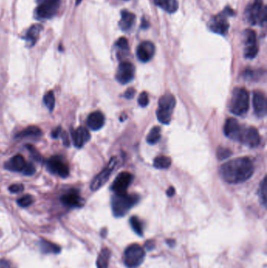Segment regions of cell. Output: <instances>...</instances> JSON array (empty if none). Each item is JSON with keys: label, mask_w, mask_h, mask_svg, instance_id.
Instances as JSON below:
<instances>
[{"label": "cell", "mask_w": 267, "mask_h": 268, "mask_svg": "<svg viewBox=\"0 0 267 268\" xmlns=\"http://www.w3.org/2000/svg\"><path fill=\"white\" fill-rule=\"evenodd\" d=\"M260 141H261V138H260V133L256 128L249 127L242 129L240 139H239V141L242 144L250 148H256L257 146L260 145Z\"/></svg>", "instance_id": "14"}, {"label": "cell", "mask_w": 267, "mask_h": 268, "mask_svg": "<svg viewBox=\"0 0 267 268\" xmlns=\"http://www.w3.org/2000/svg\"><path fill=\"white\" fill-rule=\"evenodd\" d=\"M174 194H175V188L174 187H170L167 191H166V194L168 195V197L174 196Z\"/></svg>", "instance_id": "44"}, {"label": "cell", "mask_w": 267, "mask_h": 268, "mask_svg": "<svg viewBox=\"0 0 267 268\" xmlns=\"http://www.w3.org/2000/svg\"><path fill=\"white\" fill-rule=\"evenodd\" d=\"M42 29H44L42 26L38 25V24L32 26V27L28 30L27 33H26V41H27L31 46L34 45V44H36L37 40H38V37H40V33H41Z\"/></svg>", "instance_id": "24"}, {"label": "cell", "mask_w": 267, "mask_h": 268, "mask_svg": "<svg viewBox=\"0 0 267 268\" xmlns=\"http://www.w3.org/2000/svg\"><path fill=\"white\" fill-rule=\"evenodd\" d=\"M73 143L74 147L78 148H82L90 139V133L84 127H78L72 131Z\"/></svg>", "instance_id": "19"}, {"label": "cell", "mask_w": 267, "mask_h": 268, "mask_svg": "<svg viewBox=\"0 0 267 268\" xmlns=\"http://www.w3.org/2000/svg\"><path fill=\"white\" fill-rule=\"evenodd\" d=\"M146 256V252L138 244L128 245L123 253V263L128 268H136L142 264Z\"/></svg>", "instance_id": "5"}, {"label": "cell", "mask_w": 267, "mask_h": 268, "mask_svg": "<svg viewBox=\"0 0 267 268\" xmlns=\"http://www.w3.org/2000/svg\"><path fill=\"white\" fill-rule=\"evenodd\" d=\"M42 134V132L40 130V128L37 126H28L24 130L18 133L16 138H24V137H40Z\"/></svg>", "instance_id": "25"}, {"label": "cell", "mask_w": 267, "mask_h": 268, "mask_svg": "<svg viewBox=\"0 0 267 268\" xmlns=\"http://www.w3.org/2000/svg\"><path fill=\"white\" fill-rule=\"evenodd\" d=\"M33 202H34V198H33V196H32L31 194L24 195L23 197L18 200V204L22 208L28 207L29 205H31L33 203Z\"/></svg>", "instance_id": "33"}, {"label": "cell", "mask_w": 267, "mask_h": 268, "mask_svg": "<svg viewBox=\"0 0 267 268\" xmlns=\"http://www.w3.org/2000/svg\"><path fill=\"white\" fill-rule=\"evenodd\" d=\"M24 189V187L23 184H13L9 187V191L11 193H14V194L22 192Z\"/></svg>", "instance_id": "39"}, {"label": "cell", "mask_w": 267, "mask_h": 268, "mask_svg": "<svg viewBox=\"0 0 267 268\" xmlns=\"http://www.w3.org/2000/svg\"><path fill=\"white\" fill-rule=\"evenodd\" d=\"M59 6L60 0H38L36 16L40 19H50L56 15Z\"/></svg>", "instance_id": "8"}, {"label": "cell", "mask_w": 267, "mask_h": 268, "mask_svg": "<svg viewBox=\"0 0 267 268\" xmlns=\"http://www.w3.org/2000/svg\"><path fill=\"white\" fill-rule=\"evenodd\" d=\"M60 202L69 208H81L85 203L78 190L76 189H70L64 193L60 197Z\"/></svg>", "instance_id": "15"}, {"label": "cell", "mask_w": 267, "mask_h": 268, "mask_svg": "<svg viewBox=\"0 0 267 268\" xmlns=\"http://www.w3.org/2000/svg\"><path fill=\"white\" fill-rule=\"evenodd\" d=\"M171 158L168 156H158L154 160V167L158 169H168L171 166Z\"/></svg>", "instance_id": "28"}, {"label": "cell", "mask_w": 267, "mask_h": 268, "mask_svg": "<svg viewBox=\"0 0 267 268\" xmlns=\"http://www.w3.org/2000/svg\"><path fill=\"white\" fill-rule=\"evenodd\" d=\"M249 108V94L244 88H236L234 90L230 103V111L234 115H244Z\"/></svg>", "instance_id": "3"}, {"label": "cell", "mask_w": 267, "mask_h": 268, "mask_svg": "<svg viewBox=\"0 0 267 268\" xmlns=\"http://www.w3.org/2000/svg\"><path fill=\"white\" fill-rule=\"evenodd\" d=\"M234 15V11L230 8H226L220 14L213 17L210 20V29L213 33L220 35H226L229 29V22L228 17Z\"/></svg>", "instance_id": "7"}, {"label": "cell", "mask_w": 267, "mask_h": 268, "mask_svg": "<svg viewBox=\"0 0 267 268\" xmlns=\"http://www.w3.org/2000/svg\"><path fill=\"white\" fill-rule=\"evenodd\" d=\"M232 155L231 151L228 148H220L217 151V157H218L220 160H224L226 158H229L230 155Z\"/></svg>", "instance_id": "36"}, {"label": "cell", "mask_w": 267, "mask_h": 268, "mask_svg": "<svg viewBox=\"0 0 267 268\" xmlns=\"http://www.w3.org/2000/svg\"><path fill=\"white\" fill-rule=\"evenodd\" d=\"M36 167H34L32 163L26 162V166L24 168L22 173H24V175H26V176H32V175L36 173Z\"/></svg>", "instance_id": "37"}, {"label": "cell", "mask_w": 267, "mask_h": 268, "mask_svg": "<svg viewBox=\"0 0 267 268\" xmlns=\"http://www.w3.org/2000/svg\"><path fill=\"white\" fill-rule=\"evenodd\" d=\"M26 147H27V149L28 150L30 155H31V156L32 157L34 161H36L37 162H42L44 161L41 154L38 152L36 148H34V146L28 144V145H26Z\"/></svg>", "instance_id": "34"}, {"label": "cell", "mask_w": 267, "mask_h": 268, "mask_svg": "<svg viewBox=\"0 0 267 268\" xmlns=\"http://www.w3.org/2000/svg\"><path fill=\"white\" fill-rule=\"evenodd\" d=\"M254 173V165L248 158H238L224 163L220 174L229 184H240L250 179Z\"/></svg>", "instance_id": "1"}, {"label": "cell", "mask_w": 267, "mask_h": 268, "mask_svg": "<svg viewBox=\"0 0 267 268\" xmlns=\"http://www.w3.org/2000/svg\"><path fill=\"white\" fill-rule=\"evenodd\" d=\"M138 103H139L140 106L145 107L148 106V103H149V98H148V94L146 92L141 93L138 97Z\"/></svg>", "instance_id": "38"}, {"label": "cell", "mask_w": 267, "mask_h": 268, "mask_svg": "<svg viewBox=\"0 0 267 268\" xmlns=\"http://www.w3.org/2000/svg\"><path fill=\"white\" fill-rule=\"evenodd\" d=\"M154 2L167 13H175L179 8L177 0H154Z\"/></svg>", "instance_id": "23"}, {"label": "cell", "mask_w": 267, "mask_h": 268, "mask_svg": "<svg viewBox=\"0 0 267 268\" xmlns=\"http://www.w3.org/2000/svg\"><path fill=\"white\" fill-rule=\"evenodd\" d=\"M105 123V118L102 112H94L87 118V125L92 130H99L103 127Z\"/></svg>", "instance_id": "20"}, {"label": "cell", "mask_w": 267, "mask_h": 268, "mask_svg": "<svg viewBox=\"0 0 267 268\" xmlns=\"http://www.w3.org/2000/svg\"><path fill=\"white\" fill-rule=\"evenodd\" d=\"M62 132V127H60V126H58V127H56V129H54V130H52V133H51V136H52V138L56 139L58 137H59V136L60 135Z\"/></svg>", "instance_id": "42"}, {"label": "cell", "mask_w": 267, "mask_h": 268, "mask_svg": "<svg viewBox=\"0 0 267 268\" xmlns=\"http://www.w3.org/2000/svg\"><path fill=\"white\" fill-rule=\"evenodd\" d=\"M116 47L118 48L120 52L124 54V53H127L128 51V40L124 37H122L120 40L116 42Z\"/></svg>", "instance_id": "35"}, {"label": "cell", "mask_w": 267, "mask_h": 268, "mask_svg": "<svg viewBox=\"0 0 267 268\" xmlns=\"http://www.w3.org/2000/svg\"><path fill=\"white\" fill-rule=\"evenodd\" d=\"M246 19L252 26L262 24L266 20V8L262 0H254L252 4L248 7L246 12Z\"/></svg>", "instance_id": "6"}, {"label": "cell", "mask_w": 267, "mask_h": 268, "mask_svg": "<svg viewBox=\"0 0 267 268\" xmlns=\"http://www.w3.org/2000/svg\"><path fill=\"white\" fill-rule=\"evenodd\" d=\"M253 108L256 115L258 118L265 117L266 115L267 105L266 99L264 93L261 91H256L253 93Z\"/></svg>", "instance_id": "16"}, {"label": "cell", "mask_w": 267, "mask_h": 268, "mask_svg": "<svg viewBox=\"0 0 267 268\" xmlns=\"http://www.w3.org/2000/svg\"><path fill=\"white\" fill-rule=\"evenodd\" d=\"M156 53V47L152 42L144 41L138 46L136 55L142 62H148L152 59Z\"/></svg>", "instance_id": "18"}, {"label": "cell", "mask_w": 267, "mask_h": 268, "mask_svg": "<svg viewBox=\"0 0 267 268\" xmlns=\"http://www.w3.org/2000/svg\"><path fill=\"white\" fill-rule=\"evenodd\" d=\"M130 223L136 234L139 236L144 235L143 223L138 216H134L130 218Z\"/></svg>", "instance_id": "30"}, {"label": "cell", "mask_w": 267, "mask_h": 268, "mask_svg": "<svg viewBox=\"0 0 267 268\" xmlns=\"http://www.w3.org/2000/svg\"><path fill=\"white\" fill-rule=\"evenodd\" d=\"M166 242H167V244H168V245H170V246H174V243H175V241H174V240H167V241H166Z\"/></svg>", "instance_id": "45"}, {"label": "cell", "mask_w": 267, "mask_h": 268, "mask_svg": "<svg viewBox=\"0 0 267 268\" xmlns=\"http://www.w3.org/2000/svg\"><path fill=\"white\" fill-rule=\"evenodd\" d=\"M242 130L240 124L234 118H229L226 121V123L224 126V133L228 138L233 141H239Z\"/></svg>", "instance_id": "17"}, {"label": "cell", "mask_w": 267, "mask_h": 268, "mask_svg": "<svg viewBox=\"0 0 267 268\" xmlns=\"http://www.w3.org/2000/svg\"><path fill=\"white\" fill-rule=\"evenodd\" d=\"M135 90L134 88H130L126 91L124 96L127 99H132V98H134V96H135Z\"/></svg>", "instance_id": "41"}, {"label": "cell", "mask_w": 267, "mask_h": 268, "mask_svg": "<svg viewBox=\"0 0 267 268\" xmlns=\"http://www.w3.org/2000/svg\"><path fill=\"white\" fill-rule=\"evenodd\" d=\"M26 161L22 155H16L6 162L4 167L11 172H22L26 166Z\"/></svg>", "instance_id": "21"}, {"label": "cell", "mask_w": 267, "mask_h": 268, "mask_svg": "<svg viewBox=\"0 0 267 268\" xmlns=\"http://www.w3.org/2000/svg\"><path fill=\"white\" fill-rule=\"evenodd\" d=\"M116 163H117V159H116V157H114L110 159L108 166L98 176H95V178L92 180L90 185V188L92 191H98L102 186L106 184V182L108 180L113 169L116 167Z\"/></svg>", "instance_id": "10"}, {"label": "cell", "mask_w": 267, "mask_h": 268, "mask_svg": "<svg viewBox=\"0 0 267 268\" xmlns=\"http://www.w3.org/2000/svg\"><path fill=\"white\" fill-rule=\"evenodd\" d=\"M266 177H264L262 181L260 183L258 192L260 203L262 204L264 207L266 206Z\"/></svg>", "instance_id": "31"}, {"label": "cell", "mask_w": 267, "mask_h": 268, "mask_svg": "<svg viewBox=\"0 0 267 268\" xmlns=\"http://www.w3.org/2000/svg\"><path fill=\"white\" fill-rule=\"evenodd\" d=\"M145 247H146V249H148V250H150V249H152L154 247V243L153 241H146V244H145Z\"/></svg>", "instance_id": "43"}, {"label": "cell", "mask_w": 267, "mask_h": 268, "mask_svg": "<svg viewBox=\"0 0 267 268\" xmlns=\"http://www.w3.org/2000/svg\"><path fill=\"white\" fill-rule=\"evenodd\" d=\"M161 137V129L158 126H156L152 128V130L148 133L146 141L150 144H156L158 142Z\"/></svg>", "instance_id": "29"}, {"label": "cell", "mask_w": 267, "mask_h": 268, "mask_svg": "<svg viewBox=\"0 0 267 268\" xmlns=\"http://www.w3.org/2000/svg\"><path fill=\"white\" fill-rule=\"evenodd\" d=\"M136 194H114L112 198V209L116 217H122L139 202Z\"/></svg>", "instance_id": "2"}, {"label": "cell", "mask_w": 267, "mask_h": 268, "mask_svg": "<svg viewBox=\"0 0 267 268\" xmlns=\"http://www.w3.org/2000/svg\"><path fill=\"white\" fill-rule=\"evenodd\" d=\"M60 137L63 141L64 145L69 147L70 146V137H69L68 133L66 131H62L60 133Z\"/></svg>", "instance_id": "40"}, {"label": "cell", "mask_w": 267, "mask_h": 268, "mask_svg": "<svg viewBox=\"0 0 267 268\" xmlns=\"http://www.w3.org/2000/svg\"><path fill=\"white\" fill-rule=\"evenodd\" d=\"M135 75V67L131 62H123L120 64L116 73V79L121 84H127L132 81Z\"/></svg>", "instance_id": "13"}, {"label": "cell", "mask_w": 267, "mask_h": 268, "mask_svg": "<svg viewBox=\"0 0 267 268\" xmlns=\"http://www.w3.org/2000/svg\"><path fill=\"white\" fill-rule=\"evenodd\" d=\"M110 257V251L108 248H103L100 252L98 259H96V267L108 268Z\"/></svg>", "instance_id": "26"}, {"label": "cell", "mask_w": 267, "mask_h": 268, "mask_svg": "<svg viewBox=\"0 0 267 268\" xmlns=\"http://www.w3.org/2000/svg\"><path fill=\"white\" fill-rule=\"evenodd\" d=\"M134 180V176L128 172L118 175L112 185V190L116 194H126L127 189Z\"/></svg>", "instance_id": "11"}, {"label": "cell", "mask_w": 267, "mask_h": 268, "mask_svg": "<svg viewBox=\"0 0 267 268\" xmlns=\"http://www.w3.org/2000/svg\"><path fill=\"white\" fill-rule=\"evenodd\" d=\"M244 57L248 59H253L258 54L256 34L253 30L248 29L244 33Z\"/></svg>", "instance_id": "12"}, {"label": "cell", "mask_w": 267, "mask_h": 268, "mask_svg": "<svg viewBox=\"0 0 267 268\" xmlns=\"http://www.w3.org/2000/svg\"><path fill=\"white\" fill-rule=\"evenodd\" d=\"M40 245L41 250L45 253H59L60 252V247L46 240H41Z\"/></svg>", "instance_id": "27"}, {"label": "cell", "mask_w": 267, "mask_h": 268, "mask_svg": "<svg viewBox=\"0 0 267 268\" xmlns=\"http://www.w3.org/2000/svg\"><path fill=\"white\" fill-rule=\"evenodd\" d=\"M81 2L82 0H76V5H78Z\"/></svg>", "instance_id": "46"}, {"label": "cell", "mask_w": 267, "mask_h": 268, "mask_svg": "<svg viewBox=\"0 0 267 268\" xmlns=\"http://www.w3.org/2000/svg\"><path fill=\"white\" fill-rule=\"evenodd\" d=\"M44 104L50 112H52L55 107V96L52 91H49L46 93L44 97Z\"/></svg>", "instance_id": "32"}, {"label": "cell", "mask_w": 267, "mask_h": 268, "mask_svg": "<svg viewBox=\"0 0 267 268\" xmlns=\"http://www.w3.org/2000/svg\"><path fill=\"white\" fill-rule=\"evenodd\" d=\"M175 105V97L172 94H164L160 98L157 110V118L160 123L170 124Z\"/></svg>", "instance_id": "4"}, {"label": "cell", "mask_w": 267, "mask_h": 268, "mask_svg": "<svg viewBox=\"0 0 267 268\" xmlns=\"http://www.w3.org/2000/svg\"><path fill=\"white\" fill-rule=\"evenodd\" d=\"M46 169L50 173L58 175L60 177H68L69 176V168L67 164L65 163L63 158L59 155L51 157L49 160L46 162Z\"/></svg>", "instance_id": "9"}, {"label": "cell", "mask_w": 267, "mask_h": 268, "mask_svg": "<svg viewBox=\"0 0 267 268\" xmlns=\"http://www.w3.org/2000/svg\"><path fill=\"white\" fill-rule=\"evenodd\" d=\"M135 22L136 16L134 14L127 11H122L120 26L122 31H130L131 29L134 27Z\"/></svg>", "instance_id": "22"}]
</instances>
